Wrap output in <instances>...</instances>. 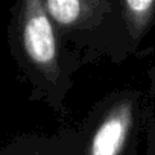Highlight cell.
<instances>
[{"label":"cell","mask_w":155,"mask_h":155,"mask_svg":"<svg viewBox=\"0 0 155 155\" xmlns=\"http://www.w3.org/2000/svg\"><path fill=\"white\" fill-rule=\"evenodd\" d=\"M17 40L29 65L53 81L58 74V44L44 0H20Z\"/></svg>","instance_id":"cell-1"},{"label":"cell","mask_w":155,"mask_h":155,"mask_svg":"<svg viewBox=\"0 0 155 155\" xmlns=\"http://www.w3.org/2000/svg\"><path fill=\"white\" fill-rule=\"evenodd\" d=\"M131 125L132 105L123 101L110 110L97 126L90 143V155H119L126 143Z\"/></svg>","instance_id":"cell-2"},{"label":"cell","mask_w":155,"mask_h":155,"mask_svg":"<svg viewBox=\"0 0 155 155\" xmlns=\"http://www.w3.org/2000/svg\"><path fill=\"white\" fill-rule=\"evenodd\" d=\"M105 0H44L47 12L64 29H76L90 23Z\"/></svg>","instance_id":"cell-3"},{"label":"cell","mask_w":155,"mask_h":155,"mask_svg":"<svg viewBox=\"0 0 155 155\" xmlns=\"http://www.w3.org/2000/svg\"><path fill=\"white\" fill-rule=\"evenodd\" d=\"M123 8L129 34L134 38L141 37L153 17L155 0H123Z\"/></svg>","instance_id":"cell-4"}]
</instances>
